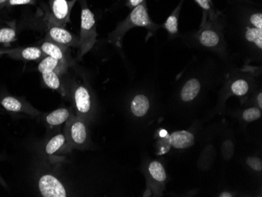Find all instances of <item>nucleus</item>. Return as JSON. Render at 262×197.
<instances>
[{"instance_id":"9b49d317","label":"nucleus","mask_w":262,"mask_h":197,"mask_svg":"<svg viewBox=\"0 0 262 197\" xmlns=\"http://www.w3.org/2000/svg\"><path fill=\"white\" fill-rule=\"evenodd\" d=\"M73 149L71 148L64 132L56 135L46 144L44 152L50 160H58L61 156L69 154Z\"/></svg>"},{"instance_id":"4468645a","label":"nucleus","mask_w":262,"mask_h":197,"mask_svg":"<svg viewBox=\"0 0 262 197\" xmlns=\"http://www.w3.org/2000/svg\"><path fill=\"white\" fill-rule=\"evenodd\" d=\"M41 74H42V82L47 87L57 91L64 97L69 95V90L63 82L61 75H59L55 72H48V73H41Z\"/></svg>"},{"instance_id":"423d86ee","label":"nucleus","mask_w":262,"mask_h":197,"mask_svg":"<svg viewBox=\"0 0 262 197\" xmlns=\"http://www.w3.org/2000/svg\"><path fill=\"white\" fill-rule=\"evenodd\" d=\"M77 0H49L46 20L51 24L66 27L70 21L71 11Z\"/></svg>"},{"instance_id":"5701e85b","label":"nucleus","mask_w":262,"mask_h":197,"mask_svg":"<svg viewBox=\"0 0 262 197\" xmlns=\"http://www.w3.org/2000/svg\"><path fill=\"white\" fill-rule=\"evenodd\" d=\"M251 90V85L247 79L239 78L232 82L230 86L231 92L236 96H245Z\"/></svg>"},{"instance_id":"dca6fc26","label":"nucleus","mask_w":262,"mask_h":197,"mask_svg":"<svg viewBox=\"0 0 262 197\" xmlns=\"http://www.w3.org/2000/svg\"><path fill=\"white\" fill-rule=\"evenodd\" d=\"M170 145L179 149L189 148L195 143V137L191 132L186 130L176 132L169 135Z\"/></svg>"},{"instance_id":"f03ea898","label":"nucleus","mask_w":262,"mask_h":197,"mask_svg":"<svg viewBox=\"0 0 262 197\" xmlns=\"http://www.w3.org/2000/svg\"><path fill=\"white\" fill-rule=\"evenodd\" d=\"M81 22L78 60H81L85 54L89 53L97 42L96 20L86 0H80Z\"/></svg>"},{"instance_id":"6ab92c4d","label":"nucleus","mask_w":262,"mask_h":197,"mask_svg":"<svg viewBox=\"0 0 262 197\" xmlns=\"http://www.w3.org/2000/svg\"><path fill=\"white\" fill-rule=\"evenodd\" d=\"M149 108L150 101L146 95H136L131 101L130 111L135 117H145Z\"/></svg>"},{"instance_id":"72a5a7b5","label":"nucleus","mask_w":262,"mask_h":197,"mask_svg":"<svg viewBox=\"0 0 262 197\" xmlns=\"http://www.w3.org/2000/svg\"><path fill=\"white\" fill-rule=\"evenodd\" d=\"M3 55H0V57H2Z\"/></svg>"},{"instance_id":"20e7f679","label":"nucleus","mask_w":262,"mask_h":197,"mask_svg":"<svg viewBox=\"0 0 262 197\" xmlns=\"http://www.w3.org/2000/svg\"><path fill=\"white\" fill-rule=\"evenodd\" d=\"M88 123L77 117L75 113L71 115L64 125V134L72 149L84 150L91 146Z\"/></svg>"},{"instance_id":"1a4fd4ad","label":"nucleus","mask_w":262,"mask_h":197,"mask_svg":"<svg viewBox=\"0 0 262 197\" xmlns=\"http://www.w3.org/2000/svg\"><path fill=\"white\" fill-rule=\"evenodd\" d=\"M45 39L66 46L68 48H78L79 37L68 31L66 27L56 26L47 22V35Z\"/></svg>"},{"instance_id":"2f4dec72","label":"nucleus","mask_w":262,"mask_h":197,"mask_svg":"<svg viewBox=\"0 0 262 197\" xmlns=\"http://www.w3.org/2000/svg\"><path fill=\"white\" fill-rule=\"evenodd\" d=\"M4 159H5V157H4V156L0 155V161H2V160H4ZM0 182H1V184H2L4 186H5V187L7 186V185H6L5 182H4V181L3 180L2 178H1V176H0Z\"/></svg>"},{"instance_id":"ddd939ff","label":"nucleus","mask_w":262,"mask_h":197,"mask_svg":"<svg viewBox=\"0 0 262 197\" xmlns=\"http://www.w3.org/2000/svg\"><path fill=\"white\" fill-rule=\"evenodd\" d=\"M148 188L154 191L156 195H162V188L166 180V173L164 167L159 161H152L148 164Z\"/></svg>"},{"instance_id":"aec40b11","label":"nucleus","mask_w":262,"mask_h":197,"mask_svg":"<svg viewBox=\"0 0 262 197\" xmlns=\"http://www.w3.org/2000/svg\"><path fill=\"white\" fill-rule=\"evenodd\" d=\"M184 0H181L178 7L174 9L172 14L166 19V22L163 25V28L166 29L170 35H176L178 32V18L181 14Z\"/></svg>"},{"instance_id":"7ed1b4c3","label":"nucleus","mask_w":262,"mask_h":197,"mask_svg":"<svg viewBox=\"0 0 262 197\" xmlns=\"http://www.w3.org/2000/svg\"><path fill=\"white\" fill-rule=\"evenodd\" d=\"M75 114L89 123L94 116V102L88 86L79 81H73L69 90Z\"/></svg>"},{"instance_id":"0eeeda50","label":"nucleus","mask_w":262,"mask_h":197,"mask_svg":"<svg viewBox=\"0 0 262 197\" xmlns=\"http://www.w3.org/2000/svg\"><path fill=\"white\" fill-rule=\"evenodd\" d=\"M0 106L9 113H21L32 117L42 116V113L32 106L24 97L14 96L9 94L0 95Z\"/></svg>"},{"instance_id":"412c9836","label":"nucleus","mask_w":262,"mask_h":197,"mask_svg":"<svg viewBox=\"0 0 262 197\" xmlns=\"http://www.w3.org/2000/svg\"><path fill=\"white\" fill-rule=\"evenodd\" d=\"M195 2L201 7L204 13L201 25H204L207 20H214L220 16L216 13L211 0H195Z\"/></svg>"},{"instance_id":"c85d7f7f","label":"nucleus","mask_w":262,"mask_h":197,"mask_svg":"<svg viewBox=\"0 0 262 197\" xmlns=\"http://www.w3.org/2000/svg\"><path fill=\"white\" fill-rule=\"evenodd\" d=\"M257 103L258 104L259 108H262V94L261 92L259 93L257 96Z\"/></svg>"},{"instance_id":"6e6552de","label":"nucleus","mask_w":262,"mask_h":197,"mask_svg":"<svg viewBox=\"0 0 262 197\" xmlns=\"http://www.w3.org/2000/svg\"><path fill=\"white\" fill-rule=\"evenodd\" d=\"M38 187L43 197H66L67 190L62 182L52 173H43L39 177Z\"/></svg>"},{"instance_id":"473e14b6","label":"nucleus","mask_w":262,"mask_h":197,"mask_svg":"<svg viewBox=\"0 0 262 197\" xmlns=\"http://www.w3.org/2000/svg\"><path fill=\"white\" fill-rule=\"evenodd\" d=\"M160 135L162 138H164V137H166V135H167V132L165 130H161L160 132Z\"/></svg>"},{"instance_id":"f257e3e1","label":"nucleus","mask_w":262,"mask_h":197,"mask_svg":"<svg viewBox=\"0 0 262 197\" xmlns=\"http://www.w3.org/2000/svg\"><path fill=\"white\" fill-rule=\"evenodd\" d=\"M136 27L145 28L150 35H152L160 28V26L154 23L149 17L145 1L131 10L129 15L108 34V42L117 48H121L123 37L126 32Z\"/></svg>"},{"instance_id":"c756f323","label":"nucleus","mask_w":262,"mask_h":197,"mask_svg":"<svg viewBox=\"0 0 262 197\" xmlns=\"http://www.w3.org/2000/svg\"><path fill=\"white\" fill-rule=\"evenodd\" d=\"M219 196L221 197H232L233 196V195H232V193H230V192H223L222 193L220 194V195Z\"/></svg>"},{"instance_id":"393cba45","label":"nucleus","mask_w":262,"mask_h":197,"mask_svg":"<svg viewBox=\"0 0 262 197\" xmlns=\"http://www.w3.org/2000/svg\"><path fill=\"white\" fill-rule=\"evenodd\" d=\"M224 157L225 160H229L233 155L234 145L230 140L225 141L222 145Z\"/></svg>"},{"instance_id":"a211bd4d","label":"nucleus","mask_w":262,"mask_h":197,"mask_svg":"<svg viewBox=\"0 0 262 197\" xmlns=\"http://www.w3.org/2000/svg\"><path fill=\"white\" fill-rule=\"evenodd\" d=\"M201 90V83L196 78L188 79L181 91V98L185 102L192 101L196 98Z\"/></svg>"},{"instance_id":"b1692460","label":"nucleus","mask_w":262,"mask_h":197,"mask_svg":"<svg viewBox=\"0 0 262 197\" xmlns=\"http://www.w3.org/2000/svg\"><path fill=\"white\" fill-rule=\"evenodd\" d=\"M260 116H261V112L260 108L256 107L247 108L243 113V118L247 122L255 121L260 118Z\"/></svg>"},{"instance_id":"cd10ccee","label":"nucleus","mask_w":262,"mask_h":197,"mask_svg":"<svg viewBox=\"0 0 262 197\" xmlns=\"http://www.w3.org/2000/svg\"><path fill=\"white\" fill-rule=\"evenodd\" d=\"M145 0H127L126 2V6L128 8L133 10L135 7H138L140 4L145 2Z\"/></svg>"},{"instance_id":"9d476101","label":"nucleus","mask_w":262,"mask_h":197,"mask_svg":"<svg viewBox=\"0 0 262 197\" xmlns=\"http://www.w3.org/2000/svg\"><path fill=\"white\" fill-rule=\"evenodd\" d=\"M39 48L46 55L50 56L54 59L61 61L69 68L75 65V61L71 55L70 50L66 46L61 45L49 39H44L39 45Z\"/></svg>"},{"instance_id":"7c9ffc66","label":"nucleus","mask_w":262,"mask_h":197,"mask_svg":"<svg viewBox=\"0 0 262 197\" xmlns=\"http://www.w3.org/2000/svg\"><path fill=\"white\" fill-rule=\"evenodd\" d=\"M7 0H0V10L5 8Z\"/></svg>"},{"instance_id":"a878e982","label":"nucleus","mask_w":262,"mask_h":197,"mask_svg":"<svg viewBox=\"0 0 262 197\" xmlns=\"http://www.w3.org/2000/svg\"><path fill=\"white\" fill-rule=\"evenodd\" d=\"M247 164L256 171H260L262 170L261 160L258 157H249L247 160Z\"/></svg>"},{"instance_id":"f8f14e48","label":"nucleus","mask_w":262,"mask_h":197,"mask_svg":"<svg viewBox=\"0 0 262 197\" xmlns=\"http://www.w3.org/2000/svg\"><path fill=\"white\" fill-rule=\"evenodd\" d=\"M4 54H7L12 59L20 61H40L47 56L43 54L39 47H26L0 50V55Z\"/></svg>"},{"instance_id":"4be33fe9","label":"nucleus","mask_w":262,"mask_h":197,"mask_svg":"<svg viewBox=\"0 0 262 197\" xmlns=\"http://www.w3.org/2000/svg\"><path fill=\"white\" fill-rule=\"evenodd\" d=\"M17 40V29L15 21L9 26L0 27V43L9 44Z\"/></svg>"},{"instance_id":"f3484780","label":"nucleus","mask_w":262,"mask_h":197,"mask_svg":"<svg viewBox=\"0 0 262 197\" xmlns=\"http://www.w3.org/2000/svg\"><path fill=\"white\" fill-rule=\"evenodd\" d=\"M68 69L69 67L67 65L50 56H46L41 59L37 67L38 71L40 73L55 72L61 76L67 72Z\"/></svg>"},{"instance_id":"39448f33","label":"nucleus","mask_w":262,"mask_h":197,"mask_svg":"<svg viewBox=\"0 0 262 197\" xmlns=\"http://www.w3.org/2000/svg\"><path fill=\"white\" fill-rule=\"evenodd\" d=\"M219 17L201 25L196 37L203 47L220 54L225 51V42Z\"/></svg>"},{"instance_id":"2eb2a0df","label":"nucleus","mask_w":262,"mask_h":197,"mask_svg":"<svg viewBox=\"0 0 262 197\" xmlns=\"http://www.w3.org/2000/svg\"><path fill=\"white\" fill-rule=\"evenodd\" d=\"M74 113L73 108H60L51 113H47L43 117V120L46 124L54 127V126H61L64 124L69 120L71 115Z\"/></svg>"},{"instance_id":"bb28decb","label":"nucleus","mask_w":262,"mask_h":197,"mask_svg":"<svg viewBox=\"0 0 262 197\" xmlns=\"http://www.w3.org/2000/svg\"><path fill=\"white\" fill-rule=\"evenodd\" d=\"M36 1L37 0H7L6 7H16V6L20 5H35Z\"/></svg>"}]
</instances>
